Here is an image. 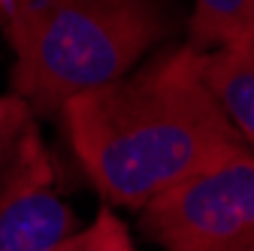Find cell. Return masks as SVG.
I'll return each mask as SVG.
<instances>
[{
	"instance_id": "obj_1",
	"label": "cell",
	"mask_w": 254,
	"mask_h": 251,
	"mask_svg": "<svg viewBox=\"0 0 254 251\" xmlns=\"http://www.w3.org/2000/svg\"><path fill=\"white\" fill-rule=\"evenodd\" d=\"M70 148L106 206L145 209L182 182L248 148L200 73V52L176 46L133 76L61 109Z\"/></svg>"
},
{
	"instance_id": "obj_2",
	"label": "cell",
	"mask_w": 254,
	"mask_h": 251,
	"mask_svg": "<svg viewBox=\"0 0 254 251\" xmlns=\"http://www.w3.org/2000/svg\"><path fill=\"white\" fill-rule=\"evenodd\" d=\"M12 88L30 112L55 115L73 97L124 79L170 30L164 0H12Z\"/></svg>"
},
{
	"instance_id": "obj_3",
	"label": "cell",
	"mask_w": 254,
	"mask_h": 251,
	"mask_svg": "<svg viewBox=\"0 0 254 251\" xmlns=\"http://www.w3.org/2000/svg\"><path fill=\"white\" fill-rule=\"evenodd\" d=\"M142 230L164 251H254V154L233 151L151 200Z\"/></svg>"
},
{
	"instance_id": "obj_4",
	"label": "cell",
	"mask_w": 254,
	"mask_h": 251,
	"mask_svg": "<svg viewBox=\"0 0 254 251\" xmlns=\"http://www.w3.org/2000/svg\"><path fill=\"white\" fill-rule=\"evenodd\" d=\"M73 233L76 215L55 194L43 139L34 127H21L15 164L0 185V251H52Z\"/></svg>"
},
{
	"instance_id": "obj_5",
	"label": "cell",
	"mask_w": 254,
	"mask_h": 251,
	"mask_svg": "<svg viewBox=\"0 0 254 251\" xmlns=\"http://www.w3.org/2000/svg\"><path fill=\"white\" fill-rule=\"evenodd\" d=\"M200 73L236 133L254 145V49L200 52Z\"/></svg>"
},
{
	"instance_id": "obj_6",
	"label": "cell",
	"mask_w": 254,
	"mask_h": 251,
	"mask_svg": "<svg viewBox=\"0 0 254 251\" xmlns=\"http://www.w3.org/2000/svg\"><path fill=\"white\" fill-rule=\"evenodd\" d=\"M188 46L197 52L254 49V0H194Z\"/></svg>"
},
{
	"instance_id": "obj_7",
	"label": "cell",
	"mask_w": 254,
	"mask_h": 251,
	"mask_svg": "<svg viewBox=\"0 0 254 251\" xmlns=\"http://www.w3.org/2000/svg\"><path fill=\"white\" fill-rule=\"evenodd\" d=\"M52 251H136V245L130 239L127 224L109 206H103L85 230H76Z\"/></svg>"
},
{
	"instance_id": "obj_8",
	"label": "cell",
	"mask_w": 254,
	"mask_h": 251,
	"mask_svg": "<svg viewBox=\"0 0 254 251\" xmlns=\"http://www.w3.org/2000/svg\"><path fill=\"white\" fill-rule=\"evenodd\" d=\"M27 103L21 100V97H0V139H3L6 133H12V130H18L21 124H24V118H27Z\"/></svg>"
},
{
	"instance_id": "obj_9",
	"label": "cell",
	"mask_w": 254,
	"mask_h": 251,
	"mask_svg": "<svg viewBox=\"0 0 254 251\" xmlns=\"http://www.w3.org/2000/svg\"><path fill=\"white\" fill-rule=\"evenodd\" d=\"M9 3H12V0H0V18H6V12H9Z\"/></svg>"
}]
</instances>
